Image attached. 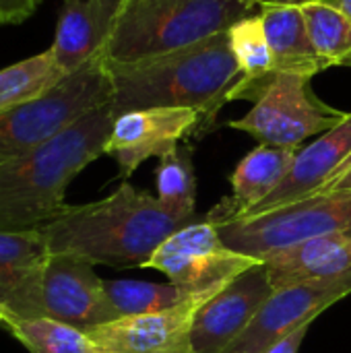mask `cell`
Here are the masks:
<instances>
[{
	"instance_id": "1",
	"label": "cell",
	"mask_w": 351,
	"mask_h": 353,
	"mask_svg": "<svg viewBox=\"0 0 351 353\" xmlns=\"http://www.w3.org/2000/svg\"><path fill=\"white\" fill-rule=\"evenodd\" d=\"M184 225L157 196L122 182L101 201L66 205L39 232L50 254H72L91 265L143 267Z\"/></svg>"
},
{
	"instance_id": "2",
	"label": "cell",
	"mask_w": 351,
	"mask_h": 353,
	"mask_svg": "<svg viewBox=\"0 0 351 353\" xmlns=\"http://www.w3.org/2000/svg\"><path fill=\"white\" fill-rule=\"evenodd\" d=\"M114 120L108 101L33 151L0 163V232L39 230L52 221L66 207L68 184L106 155Z\"/></svg>"
},
{
	"instance_id": "3",
	"label": "cell",
	"mask_w": 351,
	"mask_h": 353,
	"mask_svg": "<svg viewBox=\"0 0 351 353\" xmlns=\"http://www.w3.org/2000/svg\"><path fill=\"white\" fill-rule=\"evenodd\" d=\"M108 70L116 116L147 108H190L201 114L205 134L215 128L240 81L228 31L157 58L108 64Z\"/></svg>"
},
{
	"instance_id": "4",
	"label": "cell",
	"mask_w": 351,
	"mask_h": 353,
	"mask_svg": "<svg viewBox=\"0 0 351 353\" xmlns=\"http://www.w3.org/2000/svg\"><path fill=\"white\" fill-rule=\"evenodd\" d=\"M246 0H126L103 50L108 64H132L205 41L248 17Z\"/></svg>"
},
{
	"instance_id": "5",
	"label": "cell",
	"mask_w": 351,
	"mask_h": 353,
	"mask_svg": "<svg viewBox=\"0 0 351 353\" xmlns=\"http://www.w3.org/2000/svg\"><path fill=\"white\" fill-rule=\"evenodd\" d=\"M103 52L68 72L43 95L0 114V163L43 145L91 110L112 101Z\"/></svg>"
},
{
	"instance_id": "6",
	"label": "cell",
	"mask_w": 351,
	"mask_h": 353,
	"mask_svg": "<svg viewBox=\"0 0 351 353\" xmlns=\"http://www.w3.org/2000/svg\"><path fill=\"white\" fill-rule=\"evenodd\" d=\"M211 221L230 248L263 261L312 238L351 234V194H314L265 213Z\"/></svg>"
},
{
	"instance_id": "7",
	"label": "cell",
	"mask_w": 351,
	"mask_h": 353,
	"mask_svg": "<svg viewBox=\"0 0 351 353\" xmlns=\"http://www.w3.org/2000/svg\"><path fill=\"white\" fill-rule=\"evenodd\" d=\"M310 81L312 77L298 72H275L250 112L228 126L248 132L261 145L298 151L306 139L325 134L350 118V112L325 103Z\"/></svg>"
},
{
	"instance_id": "8",
	"label": "cell",
	"mask_w": 351,
	"mask_h": 353,
	"mask_svg": "<svg viewBox=\"0 0 351 353\" xmlns=\"http://www.w3.org/2000/svg\"><path fill=\"white\" fill-rule=\"evenodd\" d=\"M261 263L257 256L230 248L221 240L215 223L205 217V221L188 223L172 234L143 269L159 271L188 294H199L223 288Z\"/></svg>"
},
{
	"instance_id": "9",
	"label": "cell",
	"mask_w": 351,
	"mask_h": 353,
	"mask_svg": "<svg viewBox=\"0 0 351 353\" xmlns=\"http://www.w3.org/2000/svg\"><path fill=\"white\" fill-rule=\"evenodd\" d=\"M93 267L81 256L50 254L39 275L33 319H54L83 331L120 319Z\"/></svg>"
},
{
	"instance_id": "10",
	"label": "cell",
	"mask_w": 351,
	"mask_h": 353,
	"mask_svg": "<svg viewBox=\"0 0 351 353\" xmlns=\"http://www.w3.org/2000/svg\"><path fill=\"white\" fill-rule=\"evenodd\" d=\"M190 137H205L203 118L190 108H147L130 110L116 116L106 155L120 170V178L128 180L141 163L151 157H163L186 143Z\"/></svg>"
},
{
	"instance_id": "11",
	"label": "cell",
	"mask_w": 351,
	"mask_h": 353,
	"mask_svg": "<svg viewBox=\"0 0 351 353\" xmlns=\"http://www.w3.org/2000/svg\"><path fill=\"white\" fill-rule=\"evenodd\" d=\"M350 294L351 271L275 290L250 327L228 353H265L288 333L302 325L314 323L319 314Z\"/></svg>"
},
{
	"instance_id": "12",
	"label": "cell",
	"mask_w": 351,
	"mask_h": 353,
	"mask_svg": "<svg viewBox=\"0 0 351 353\" xmlns=\"http://www.w3.org/2000/svg\"><path fill=\"white\" fill-rule=\"evenodd\" d=\"M219 290L221 288L192 294L161 312L120 316L112 323L91 327L87 333L101 353H194V316Z\"/></svg>"
},
{
	"instance_id": "13",
	"label": "cell",
	"mask_w": 351,
	"mask_h": 353,
	"mask_svg": "<svg viewBox=\"0 0 351 353\" xmlns=\"http://www.w3.org/2000/svg\"><path fill=\"white\" fill-rule=\"evenodd\" d=\"M273 292L275 288L265 263L232 279L197 312L192 325L194 353L230 352Z\"/></svg>"
},
{
	"instance_id": "14",
	"label": "cell",
	"mask_w": 351,
	"mask_h": 353,
	"mask_svg": "<svg viewBox=\"0 0 351 353\" xmlns=\"http://www.w3.org/2000/svg\"><path fill=\"white\" fill-rule=\"evenodd\" d=\"M126 0H64L50 46L58 66L68 74L99 56L118 23Z\"/></svg>"
},
{
	"instance_id": "15",
	"label": "cell",
	"mask_w": 351,
	"mask_h": 353,
	"mask_svg": "<svg viewBox=\"0 0 351 353\" xmlns=\"http://www.w3.org/2000/svg\"><path fill=\"white\" fill-rule=\"evenodd\" d=\"M351 153V114L337 128L321 134L308 147H300L290 172L281 184L250 213H265L302 199H308L319 192V188L329 180V176L341 165V161ZM244 217V215H240Z\"/></svg>"
},
{
	"instance_id": "16",
	"label": "cell",
	"mask_w": 351,
	"mask_h": 353,
	"mask_svg": "<svg viewBox=\"0 0 351 353\" xmlns=\"http://www.w3.org/2000/svg\"><path fill=\"white\" fill-rule=\"evenodd\" d=\"M48 256L39 230L0 232V310L33 319L35 292Z\"/></svg>"
},
{
	"instance_id": "17",
	"label": "cell",
	"mask_w": 351,
	"mask_h": 353,
	"mask_svg": "<svg viewBox=\"0 0 351 353\" xmlns=\"http://www.w3.org/2000/svg\"><path fill=\"white\" fill-rule=\"evenodd\" d=\"M275 290L351 271V234L312 238L263 259Z\"/></svg>"
},
{
	"instance_id": "18",
	"label": "cell",
	"mask_w": 351,
	"mask_h": 353,
	"mask_svg": "<svg viewBox=\"0 0 351 353\" xmlns=\"http://www.w3.org/2000/svg\"><path fill=\"white\" fill-rule=\"evenodd\" d=\"M296 153V149L271 145H259L257 149H252L230 174L232 196L213 207L207 217L221 219L250 213L281 184L294 163Z\"/></svg>"
},
{
	"instance_id": "19",
	"label": "cell",
	"mask_w": 351,
	"mask_h": 353,
	"mask_svg": "<svg viewBox=\"0 0 351 353\" xmlns=\"http://www.w3.org/2000/svg\"><path fill=\"white\" fill-rule=\"evenodd\" d=\"M259 14L273 50L277 72H298L314 79L327 70L310 41L300 4H263Z\"/></svg>"
},
{
	"instance_id": "20",
	"label": "cell",
	"mask_w": 351,
	"mask_h": 353,
	"mask_svg": "<svg viewBox=\"0 0 351 353\" xmlns=\"http://www.w3.org/2000/svg\"><path fill=\"white\" fill-rule=\"evenodd\" d=\"M228 39L240 70V81L230 101L248 99L254 103L277 72L273 50L269 46L261 14H248L234 23L228 29Z\"/></svg>"
},
{
	"instance_id": "21",
	"label": "cell",
	"mask_w": 351,
	"mask_h": 353,
	"mask_svg": "<svg viewBox=\"0 0 351 353\" xmlns=\"http://www.w3.org/2000/svg\"><path fill=\"white\" fill-rule=\"evenodd\" d=\"M0 329L29 353H101L87 331L54 319H23L0 310Z\"/></svg>"
},
{
	"instance_id": "22",
	"label": "cell",
	"mask_w": 351,
	"mask_h": 353,
	"mask_svg": "<svg viewBox=\"0 0 351 353\" xmlns=\"http://www.w3.org/2000/svg\"><path fill=\"white\" fill-rule=\"evenodd\" d=\"M66 72L58 66L52 50L14 62L0 70V114L31 101L56 87Z\"/></svg>"
},
{
	"instance_id": "23",
	"label": "cell",
	"mask_w": 351,
	"mask_h": 353,
	"mask_svg": "<svg viewBox=\"0 0 351 353\" xmlns=\"http://www.w3.org/2000/svg\"><path fill=\"white\" fill-rule=\"evenodd\" d=\"M300 10L310 41L327 68L351 66V19L325 0H304Z\"/></svg>"
},
{
	"instance_id": "24",
	"label": "cell",
	"mask_w": 351,
	"mask_h": 353,
	"mask_svg": "<svg viewBox=\"0 0 351 353\" xmlns=\"http://www.w3.org/2000/svg\"><path fill=\"white\" fill-rule=\"evenodd\" d=\"M157 199L176 219L190 223L197 205V176L192 165V147L182 143L172 153L159 157L155 170Z\"/></svg>"
},
{
	"instance_id": "25",
	"label": "cell",
	"mask_w": 351,
	"mask_h": 353,
	"mask_svg": "<svg viewBox=\"0 0 351 353\" xmlns=\"http://www.w3.org/2000/svg\"><path fill=\"white\" fill-rule=\"evenodd\" d=\"M106 292L120 316H141V314L161 312L192 296L172 281L151 283V281H134V279L106 281Z\"/></svg>"
},
{
	"instance_id": "26",
	"label": "cell",
	"mask_w": 351,
	"mask_h": 353,
	"mask_svg": "<svg viewBox=\"0 0 351 353\" xmlns=\"http://www.w3.org/2000/svg\"><path fill=\"white\" fill-rule=\"evenodd\" d=\"M41 0H0V25H14L29 19Z\"/></svg>"
},
{
	"instance_id": "27",
	"label": "cell",
	"mask_w": 351,
	"mask_h": 353,
	"mask_svg": "<svg viewBox=\"0 0 351 353\" xmlns=\"http://www.w3.org/2000/svg\"><path fill=\"white\" fill-rule=\"evenodd\" d=\"M317 194H351V153L329 176V180L319 188Z\"/></svg>"
},
{
	"instance_id": "28",
	"label": "cell",
	"mask_w": 351,
	"mask_h": 353,
	"mask_svg": "<svg viewBox=\"0 0 351 353\" xmlns=\"http://www.w3.org/2000/svg\"><path fill=\"white\" fill-rule=\"evenodd\" d=\"M310 325H312V323L302 325V327H298L296 331L288 333L283 339H279L275 345H271V347H269L265 353H298L300 352V345L304 343V337H306V333H308Z\"/></svg>"
},
{
	"instance_id": "29",
	"label": "cell",
	"mask_w": 351,
	"mask_h": 353,
	"mask_svg": "<svg viewBox=\"0 0 351 353\" xmlns=\"http://www.w3.org/2000/svg\"><path fill=\"white\" fill-rule=\"evenodd\" d=\"M250 6H263V4H302L304 0H246Z\"/></svg>"
},
{
	"instance_id": "30",
	"label": "cell",
	"mask_w": 351,
	"mask_h": 353,
	"mask_svg": "<svg viewBox=\"0 0 351 353\" xmlns=\"http://www.w3.org/2000/svg\"><path fill=\"white\" fill-rule=\"evenodd\" d=\"M325 2H329L331 6L339 8L341 12H345L351 19V0H325Z\"/></svg>"
}]
</instances>
